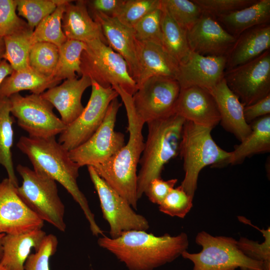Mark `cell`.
Segmentation results:
<instances>
[{"label": "cell", "instance_id": "obj_1", "mask_svg": "<svg viewBox=\"0 0 270 270\" xmlns=\"http://www.w3.org/2000/svg\"><path fill=\"white\" fill-rule=\"evenodd\" d=\"M98 246L108 250L129 270H154L170 262L188 248V236L182 232L172 236H156L144 230H132L116 238L105 235Z\"/></svg>", "mask_w": 270, "mask_h": 270}, {"label": "cell", "instance_id": "obj_2", "mask_svg": "<svg viewBox=\"0 0 270 270\" xmlns=\"http://www.w3.org/2000/svg\"><path fill=\"white\" fill-rule=\"evenodd\" d=\"M18 148L30 161L34 170L44 174L62 185L78 204L88 220L94 236L104 235L98 225L84 194L79 188L78 164L70 158L69 151L56 141V137L33 138L21 136Z\"/></svg>", "mask_w": 270, "mask_h": 270}, {"label": "cell", "instance_id": "obj_3", "mask_svg": "<svg viewBox=\"0 0 270 270\" xmlns=\"http://www.w3.org/2000/svg\"><path fill=\"white\" fill-rule=\"evenodd\" d=\"M120 97L128 118L129 137L124 144L105 162L94 166L98 174L137 209V167L144 148L142 128L145 124L137 115L132 95L119 86H112Z\"/></svg>", "mask_w": 270, "mask_h": 270}, {"label": "cell", "instance_id": "obj_4", "mask_svg": "<svg viewBox=\"0 0 270 270\" xmlns=\"http://www.w3.org/2000/svg\"><path fill=\"white\" fill-rule=\"evenodd\" d=\"M186 120L174 114L148 122V134L139 164L137 197L144 194L149 182L160 178L166 164L180 153L182 132Z\"/></svg>", "mask_w": 270, "mask_h": 270}, {"label": "cell", "instance_id": "obj_5", "mask_svg": "<svg viewBox=\"0 0 270 270\" xmlns=\"http://www.w3.org/2000/svg\"><path fill=\"white\" fill-rule=\"evenodd\" d=\"M212 130L186 120L182 132L179 154L184 162V176L180 185L194 198L199 174L204 167L226 164L230 156L214 141Z\"/></svg>", "mask_w": 270, "mask_h": 270}, {"label": "cell", "instance_id": "obj_6", "mask_svg": "<svg viewBox=\"0 0 270 270\" xmlns=\"http://www.w3.org/2000/svg\"><path fill=\"white\" fill-rule=\"evenodd\" d=\"M16 169L22 180V185L16 188L22 200L43 221L64 232V206L59 196L56 182L22 164Z\"/></svg>", "mask_w": 270, "mask_h": 270}, {"label": "cell", "instance_id": "obj_7", "mask_svg": "<svg viewBox=\"0 0 270 270\" xmlns=\"http://www.w3.org/2000/svg\"><path fill=\"white\" fill-rule=\"evenodd\" d=\"M195 241L202 247L200 252L192 254L186 250L182 254L193 262L192 270H264L263 263L244 254L238 240L232 237L214 236L202 231Z\"/></svg>", "mask_w": 270, "mask_h": 270}, {"label": "cell", "instance_id": "obj_8", "mask_svg": "<svg viewBox=\"0 0 270 270\" xmlns=\"http://www.w3.org/2000/svg\"><path fill=\"white\" fill-rule=\"evenodd\" d=\"M86 45L81 56L82 76H89L104 88L119 86L133 95L138 86L122 56L100 40Z\"/></svg>", "mask_w": 270, "mask_h": 270}, {"label": "cell", "instance_id": "obj_9", "mask_svg": "<svg viewBox=\"0 0 270 270\" xmlns=\"http://www.w3.org/2000/svg\"><path fill=\"white\" fill-rule=\"evenodd\" d=\"M11 114L29 137L48 138L62 133L66 125L54 112L52 105L40 94L22 96L19 93L8 98Z\"/></svg>", "mask_w": 270, "mask_h": 270}, {"label": "cell", "instance_id": "obj_10", "mask_svg": "<svg viewBox=\"0 0 270 270\" xmlns=\"http://www.w3.org/2000/svg\"><path fill=\"white\" fill-rule=\"evenodd\" d=\"M122 104L113 100L96 132L85 142L69 151L70 158L80 167L95 166L112 156L124 144V136L115 131L116 116Z\"/></svg>", "mask_w": 270, "mask_h": 270}, {"label": "cell", "instance_id": "obj_11", "mask_svg": "<svg viewBox=\"0 0 270 270\" xmlns=\"http://www.w3.org/2000/svg\"><path fill=\"white\" fill-rule=\"evenodd\" d=\"M88 170L100 200L103 218L110 226V238H117L132 230L146 231L149 228L146 218L136 213L129 203L98 174L92 166H88Z\"/></svg>", "mask_w": 270, "mask_h": 270}, {"label": "cell", "instance_id": "obj_12", "mask_svg": "<svg viewBox=\"0 0 270 270\" xmlns=\"http://www.w3.org/2000/svg\"><path fill=\"white\" fill-rule=\"evenodd\" d=\"M91 86L90 96L83 111L60 134L58 142L68 151L92 136L102 124L110 103L118 96L112 87H102L93 80Z\"/></svg>", "mask_w": 270, "mask_h": 270}, {"label": "cell", "instance_id": "obj_13", "mask_svg": "<svg viewBox=\"0 0 270 270\" xmlns=\"http://www.w3.org/2000/svg\"><path fill=\"white\" fill-rule=\"evenodd\" d=\"M180 86L175 78L153 76L138 87L132 95L137 115L144 123L174 114Z\"/></svg>", "mask_w": 270, "mask_h": 270}, {"label": "cell", "instance_id": "obj_14", "mask_svg": "<svg viewBox=\"0 0 270 270\" xmlns=\"http://www.w3.org/2000/svg\"><path fill=\"white\" fill-rule=\"evenodd\" d=\"M224 78L230 90L244 106L270 94V50L232 69Z\"/></svg>", "mask_w": 270, "mask_h": 270}, {"label": "cell", "instance_id": "obj_15", "mask_svg": "<svg viewBox=\"0 0 270 270\" xmlns=\"http://www.w3.org/2000/svg\"><path fill=\"white\" fill-rule=\"evenodd\" d=\"M44 223L22 200L8 178L0 182V234H18L42 229Z\"/></svg>", "mask_w": 270, "mask_h": 270}, {"label": "cell", "instance_id": "obj_16", "mask_svg": "<svg viewBox=\"0 0 270 270\" xmlns=\"http://www.w3.org/2000/svg\"><path fill=\"white\" fill-rule=\"evenodd\" d=\"M186 35L191 52L210 56L227 57L236 38L215 18L204 13Z\"/></svg>", "mask_w": 270, "mask_h": 270}, {"label": "cell", "instance_id": "obj_17", "mask_svg": "<svg viewBox=\"0 0 270 270\" xmlns=\"http://www.w3.org/2000/svg\"><path fill=\"white\" fill-rule=\"evenodd\" d=\"M226 58L204 56L190 51L179 64L176 80L181 88L198 86L211 92L224 78Z\"/></svg>", "mask_w": 270, "mask_h": 270}, {"label": "cell", "instance_id": "obj_18", "mask_svg": "<svg viewBox=\"0 0 270 270\" xmlns=\"http://www.w3.org/2000/svg\"><path fill=\"white\" fill-rule=\"evenodd\" d=\"M174 114L186 120L212 130L220 120L218 106L211 92L198 86L180 89Z\"/></svg>", "mask_w": 270, "mask_h": 270}, {"label": "cell", "instance_id": "obj_19", "mask_svg": "<svg viewBox=\"0 0 270 270\" xmlns=\"http://www.w3.org/2000/svg\"><path fill=\"white\" fill-rule=\"evenodd\" d=\"M136 54L138 74L136 82L138 87L153 76L176 79L179 64L162 44L136 40Z\"/></svg>", "mask_w": 270, "mask_h": 270}, {"label": "cell", "instance_id": "obj_20", "mask_svg": "<svg viewBox=\"0 0 270 270\" xmlns=\"http://www.w3.org/2000/svg\"><path fill=\"white\" fill-rule=\"evenodd\" d=\"M90 86V78L82 75L80 78L65 80L62 84L48 89L40 95L58 110L61 120L68 126L83 111L82 97Z\"/></svg>", "mask_w": 270, "mask_h": 270}, {"label": "cell", "instance_id": "obj_21", "mask_svg": "<svg viewBox=\"0 0 270 270\" xmlns=\"http://www.w3.org/2000/svg\"><path fill=\"white\" fill-rule=\"evenodd\" d=\"M92 16L93 19L100 25L108 45L125 60L130 74L136 81L138 65L133 28L124 25L116 17L100 13H93Z\"/></svg>", "mask_w": 270, "mask_h": 270}, {"label": "cell", "instance_id": "obj_22", "mask_svg": "<svg viewBox=\"0 0 270 270\" xmlns=\"http://www.w3.org/2000/svg\"><path fill=\"white\" fill-rule=\"evenodd\" d=\"M211 93L218 106L221 125L240 142L242 141L252 130L250 124L244 118V105L228 88L224 78Z\"/></svg>", "mask_w": 270, "mask_h": 270}, {"label": "cell", "instance_id": "obj_23", "mask_svg": "<svg viewBox=\"0 0 270 270\" xmlns=\"http://www.w3.org/2000/svg\"><path fill=\"white\" fill-rule=\"evenodd\" d=\"M72 2L66 4L62 18V30L67 39L85 43L100 40L107 44L100 25L90 14L86 0Z\"/></svg>", "mask_w": 270, "mask_h": 270}, {"label": "cell", "instance_id": "obj_24", "mask_svg": "<svg viewBox=\"0 0 270 270\" xmlns=\"http://www.w3.org/2000/svg\"><path fill=\"white\" fill-rule=\"evenodd\" d=\"M270 48V24L257 26L241 33L226 58V70L248 62Z\"/></svg>", "mask_w": 270, "mask_h": 270}, {"label": "cell", "instance_id": "obj_25", "mask_svg": "<svg viewBox=\"0 0 270 270\" xmlns=\"http://www.w3.org/2000/svg\"><path fill=\"white\" fill-rule=\"evenodd\" d=\"M46 235L42 229L18 234H5L0 264L10 270H24V263L32 249L37 250Z\"/></svg>", "mask_w": 270, "mask_h": 270}, {"label": "cell", "instance_id": "obj_26", "mask_svg": "<svg viewBox=\"0 0 270 270\" xmlns=\"http://www.w3.org/2000/svg\"><path fill=\"white\" fill-rule=\"evenodd\" d=\"M216 19L229 33L237 38L249 28L270 24V0H258L249 6Z\"/></svg>", "mask_w": 270, "mask_h": 270}, {"label": "cell", "instance_id": "obj_27", "mask_svg": "<svg viewBox=\"0 0 270 270\" xmlns=\"http://www.w3.org/2000/svg\"><path fill=\"white\" fill-rule=\"evenodd\" d=\"M250 125V133L234 146L226 164H238L246 158L270 152V114L254 120Z\"/></svg>", "mask_w": 270, "mask_h": 270}, {"label": "cell", "instance_id": "obj_28", "mask_svg": "<svg viewBox=\"0 0 270 270\" xmlns=\"http://www.w3.org/2000/svg\"><path fill=\"white\" fill-rule=\"evenodd\" d=\"M60 82V81L53 77L38 73L30 66L19 70H13L0 86V96L9 98L22 90H30L32 94H41Z\"/></svg>", "mask_w": 270, "mask_h": 270}, {"label": "cell", "instance_id": "obj_29", "mask_svg": "<svg viewBox=\"0 0 270 270\" xmlns=\"http://www.w3.org/2000/svg\"><path fill=\"white\" fill-rule=\"evenodd\" d=\"M8 98L0 96V164L6 171L8 178L16 186L18 183L14 170L12 148L14 142V120L10 116Z\"/></svg>", "mask_w": 270, "mask_h": 270}, {"label": "cell", "instance_id": "obj_30", "mask_svg": "<svg viewBox=\"0 0 270 270\" xmlns=\"http://www.w3.org/2000/svg\"><path fill=\"white\" fill-rule=\"evenodd\" d=\"M162 10V46L180 64L186 58L190 52L186 30L180 27L165 10Z\"/></svg>", "mask_w": 270, "mask_h": 270}, {"label": "cell", "instance_id": "obj_31", "mask_svg": "<svg viewBox=\"0 0 270 270\" xmlns=\"http://www.w3.org/2000/svg\"><path fill=\"white\" fill-rule=\"evenodd\" d=\"M86 46L85 42L67 40L59 46L58 62L52 77L61 82L82 76L81 56Z\"/></svg>", "mask_w": 270, "mask_h": 270}, {"label": "cell", "instance_id": "obj_32", "mask_svg": "<svg viewBox=\"0 0 270 270\" xmlns=\"http://www.w3.org/2000/svg\"><path fill=\"white\" fill-rule=\"evenodd\" d=\"M33 30L29 27L4 38L5 52L3 59L7 61L13 70L28 68L29 55L32 46Z\"/></svg>", "mask_w": 270, "mask_h": 270}, {"label": "cell", "instance_id": "obj_33", "mask_svg": "<svg viewBox=\"0 0 270 270\" xmlns=\"http://www.w3.org/2000/svg\"><path fill=\"white\" fill-rule=\"evenodd\" d=\"M70 0H64L55 10L44 18L33 30L34 44L46 42L59 47L68 40L62 30V18L66 4Z\"/></svg>", "mask_w": 270, "mask_h": 270}, {"label": "cell", "instance_id": "obj_34", "mask_svg": "<svg viewBox=\"0 0 270 270\" xmlns=\"http://www.w3.org/2000/svg\"><path fill=\"white\" fill-rule=\"evenodd\" d=\"M58 47L46 42L34 43L29 55V66L36 72L52 77L58 62Z\"/></svg>", "mask_w": 270, "mask_h": 270}, {"label": "cell", "instance_id": "obj_35", "mask_svg": "<svg viewBox=\"0 0 270 270\" xmlns=\"http://www.w3.org/2000/svg\"><path fill=\"white\" fill-rule=\"evenodd\" d=\"M161 8L186 31L192 28L203 12L192 0H160Z\"/></svg>", "mask_w": 270, "mask_h": 270}, {"label": "cell", "instance_id": "obj_36", "mask_svg": "<svg viewBox=\"0 0 270 270\" xmlns=\"http://www.w3.org/2000/svg\"><path fill=\"white\" fill-rule=\"evenodd\" d=\"M18 16L27 20L29 28L34 30L46 16L53 12L64 0H16Z\"/></svg>", "mask_w": 270, "mask_h": 270}, {"label": "cell", "instance_id": "obj_37", "mask_svg": "<svg viewBox=\"0 0 270 270\" xmlns=\"http://www.w3.org/2000/svg\"><path fill=\"white\" fill-rule=\"evenodd\" d=\"M160 6V0H124L116 18L124 25L133 28L146 15Z\"/></svg>", "mask_w": 270, "mask_h": 270}, {"label": "cell", "instance_id": "obj_38", "mask_svg": "<svg viewBox=\"0 0 270 270\" xmlns=\"http://www.w3.org/2000/svg\"><path fill=\"white\" fill-rule=\"evenodd\" d=\"M161 6L148 14L132 28L135 38L162 44L161 31Z\"/></svg>", "mask_w": 270, "mask_h": 270}, {"label": "cell", "instance_id": "obj_39", "mask_svg": "<svg viewBox=\"0 0 270 270\" xmlns=\"http://www.w3.org/2000/svg\"><path fill=\"white\" fill-rule=\"evenodd\" d=\"M193 198L190 196L180 186L173 188L161 204L160 212L171 216L184 218L193 206Z\"/></svg>", "mask_w": 270, "mask_h": 270}, {"label": "cell", "instance_id": "obj_40", "mask_svg": "<svg viewBox=\"0 0 270 270\" xmlns=\"http://www.w3.org/2000/svg\"><path fill=\"white\" fill-rule=\"evenodd\" d=\"M262 234L264 241L259 244L245 238H240L238 240V245L242 252L248 258L264 264V270H270V228L260 230L248 223Z\"/></svg>", "mask_w": 270, "mask_h": 270}, {"label": "cell", "instance_id": "obj_41", "mask_svg": "<svg viewBox=\"0 0 270 270\" xmlns=\"http://www.w3.org/2000/svg\"><path fill=\"white\" fill-rule=\"evenodd\" d=\"M16 10V0H0V38L29 27Z\"/></svg>", "mask_w": 270, "mask_h": 270}, {"label": "cell", "instance_id": "obj_42", "mask_svg": "<svg viewBox=\"0 0 270 270\" xmlns=\"http://www.w3.org/2000/svg\"><path fill=\"white\" fill-rule=\"evenodd\" d=\"M58 245L56 236L46 234L38 249L28 256L24 263V270H50V259L55 254Z\"/></svg>", "mask_w": 270, "mask_h": 270}, {"label": "cell", "instance_id": "obj_43", "mask_svg": "<svg viewBox=\"0 0 270 270\" xmlns=\"http://www.w3.org/2000/svg\"><path fill=\"white\" fill-rule=\"evenodd\" d=\"M258 0H192L203 13L216 18L249 6Z\"/></svg>", "mask_w": 270, "mask_h": 270}, {"label": "cell", "instance_id": "obj_44", "mask_svg": "<svg viewBox=\"0 0 270 270\" xmlns=\"http://www.w3.org/2000/svg\"><path fill=\"white\" fill-rule=\"evenodd\" d=\"M176 178L164 180L160 178L152 180L148 184L144 194L152 203L160 205L169 192L174 188Z\"/></svg>", "mask_w": 270, "mask_h": 270}, {"label": "cell", "instance_id": "obj_45", "mask_svg": "<svg viewBox=\"0 0 270 270\" xmlns=\"http://www.w3.org/2000/svg\"><path fill=\"white\" fill-rule=\"evenodd\" d=\"M124 0H86L87 8L93 13H100L110 17H116Z\"/></svg>", "mask_w": 270, "mask_h": 270}, {"label": "cell", "instance_id": "obj_46", "mask_svg": "<svg viewBox=\"0 0 270 270\" xmlns=\"http://www.w3.org/2000/svg\"><path fill=\"white\" fill-rule=\"evenodd\" d=\"M244 114L248 124L254 120L270 114V94L259 101L244 107Z\"/></svg>", "mask_w": 270, "mask_h": 270}, {"label": "cell", "instance_id": "obj_47", "mask_svg": "<svg viewBox=\"0 0 270 270\" xmlns=\"http://www.w3.org/2000/svg\"><path fill=\"white\" fill-rule=\"evenodd\" d=\"M13 69L5 60L0 62V86L3 80L12 72Z\"/></svg>", "mask_w": 270, "mask_h": 270}, {"label": "cell", "instance_id": "obj_48", "mask_svg": "<svg viewBox=\"0 0 270 270\" xmlns=\"http://www.w3.org/2000/svg\"><path fill=\"white\" fill-rule=\"evenodd\" d=\"M5 52V46L3 38H0V62L3 60Z\"/></svg>", "mask_w": 270, "mask_h": 270}, {"label": "cell", "instance_id": "obj_49", "mask_svg": "<svg viewBox=\"0 0 270 270\" xmlns=\"http://www.w3.org/2000/svg\"><path fill=\"white\" fill-rule=\"evenodd\" d=\"M5 234H0V260L2 257V239Z\"/></svg>", "mask_w": 270, "mask_h": 270}, {"label": "cell", "instance_id": "obj_50", "mask_svg": "<svg viewBox=\"0 0 270 270\" xmlns=\"http://www.w3.org/2000/svg\"><path fill=\"white\" fill-rule=\"evenodd\" d=\"M0 270H10L6 267L0 264Z\"/></svg>", "mask_w": 270, "mask_h": 270}]
</instances>
